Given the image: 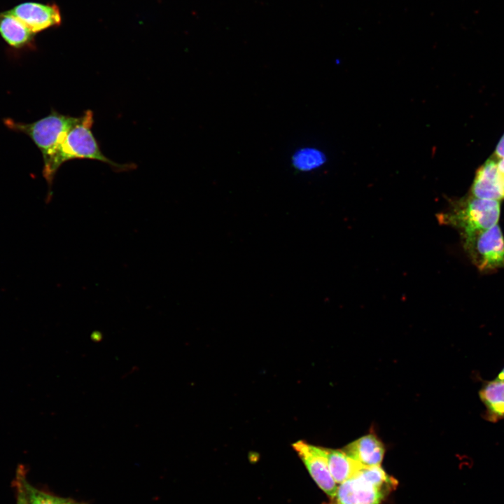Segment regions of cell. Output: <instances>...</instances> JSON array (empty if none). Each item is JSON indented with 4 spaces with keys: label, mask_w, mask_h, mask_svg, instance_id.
Instances as JSON below:
<instances>
[{
    "label": "cell",
    "mask_w": 504,
    "mask_h": 504,
    "mask_svg": "<svg viewBox=\"0 0 504 504\" xmlns=\"http://www.w3.org/2000/svg\"><path fill=\"white\" fill-rule=\"evenodd\" d=\"M93 122V113L86 111L60 134L54 149L43 160V174L50 187L61 165L73 159L96 160L118 169H125L124 165L113 162L103 154L91 130Z\"/></svg>",
    "instance_id": "obj_1"
},
{
    "label": "cell",
    "mask_w": 504,
    "mask_h": 504,
    "mask_svg": "<svg viewBox=\"0 0 504 504\" xmlns=\"http://www.w3.org/2000/svg\"><path fill=\"white\" fill-rule=\"evenodd\" d=\"M397 486V481L381 466H363L339 484L329 504H380Z\"/></svg>",
    "instance_id": "obj_2"
},
{
    "label": "cell",
    "mask_w": 504,
    "mask_h": 504,
    "mask_svg": "<svg viewBox=\"0 0 504 504\" xmlns=\"http://www.w3.org/2000/svg\"><path fill=\"white\" fill-rule=\"evenodd\" d=\"M500 200L468 196L451 202L449 210L438 216L442 224L460 230L462 237L496 225L500 217Z\"/></svg>",
    "instance_id": "obj_3"
},
{
    "label": "cell",
    "mask_w": 504,
    "mask_h": 504,
    "mask_svg": "<svg viewBox=\"0 0 504 504\" xmlns=\"http://www.w3.org/2000/svg\"><path fill=\"white\" fill-rule=\"evenodd\" d=\"M462 237L465 252L480 272L504 268V238L499 225Z\"/></svg>",
    "instance_id": "obj_4"
},
{
    "label": "cell",
    "mask_w": 504,
    "mask_h": 504,
    "mask_svg": "<svg viewBox=\"0 0 504 504\" xmlns=\"http://www.w3.org/2000/svg\"><path fill=\"white\" fill-rule=\"evenodd\" d=\"M78 117L64 115L53 111L47 116L31 123L6 119L8 128L27 135L46 158L54 149L60 134L76 121Z\"/></svg>",
    "instance_id": "obj_5"
},
{
    "label": "cell",
    "mask_w": 504,
    "mask_h": 504,
    "mask_svg": "<svg viewBox=\"0 0 504 504\" xmlns=\"http://www.w3.org/2000/svg\"><path fill=\"white\" fill-rule=\"evenodd\" d=\"M292 446L318 486L330 498L333 497L338 486L330 472L325 448L302 440L293 443Z\"/></svg>",
    "instance_id": "obj_6"
},
{
    "label": "cell",
    "mask_w": 504,
    "mask_h": 504,
    "mask_svg": "<svg viewBox=\"0 0 504 504\" xmlns=\"http://www.w3.org/2000/svg\"><path fill=\"white\" fill-rule=\"evenodd\" d=\"M8 12L20 20L34 34L61 22V15L55 5L26 2Z\"/></svg>",
    "instance_id": "obj_7"
},
{
    "label": "cell",
    "mask_w": 504,
    "mask_h": 504,
    "mask_svg": "<svg viewBox=\"0 0 504 504\" xmlns=\"http://www.w3.org/2000/svg\"><path fill=\"white\" fill-rule=\"evenodd\" d=\"M471 195L483 200H500L503 197L498 170V161L488 160L477 171L471 186Z\"/></svg>",
    "instance_id": "obj_8"
},
{
    "label": "cell",
    "mask_w": 504,
    "mask_h": 504,
    "mask_svg": "<svg viewBox=\"0 0 504 504\" xmlns=\"http://www.w3.org/2000/svg\"><path fill=\"white\" fill-rule=\"evenodd\" d=\"M342 450L365 466H379L385 453L384 446L374 434H368L345 446Z\"/></svg>",
    "instance_id": "obj_9"
},
{
    "label": "cell",
    "mask_w": 504,
    "mask_h": 504,
    "mask_svg": "<svg viewBox=\"0 0 504 504\" xmlns=\"http://www.w3.org/2000/svg\"><path fill=\"white\" fill-rule=\"evenodd\" d=\"M0 34L10 46L21 48L31 43L34 33L8 11L0 13Z\"/></svg>",
    "instance_id": "obj_10"
},
{
    "label": "cell",
    "mask_w": 504,
    "mask_h": 504,
    "mask_svg": "<svg viewBox=\"0 0 504 504\" xmlns=\"http://www.w3.org/2000/svg\"><path fill=\"white\" fill-rule=\"evenodd\" d=\"M330 472L337 484L354 477L365 465L348 456L342 449L325 448Z\"/></svg>",
    "instance_id": "obj_11"
},
{
    "label": "cell",
    "mask_w": 504,
    "mask_h": 504,
    "mask_svg": "<svg viewBox=\"0 0 504 504\" xmlns=\"http://www.w3.org/2000/svg\"><path fill=\"white\" fill-rule=\"evenodd\" d=\"M479 396L486 407L487 419L495 421L504 419V382L492 380L485 382Z\"/></svg>",
    "instance_id": "obj_12"
},
{
    "label": "cell",
    "mask_w": 504,
    "mask_h": 504,
    "mask_svg": "<svg viewBox=\"0 0 504 504\" xmlns=\"http://www.w3.org/2000/svg\"><path fill=\"white\" fill-rule=\"evenodd\" d=\"M23 484L27 504H86L71 498L55 496L37 489L28 482L26 474L23 477Z\"/></svg>",
    "instance_id": "obj_13"
},
{
    "label": "cell",
    "mask_w": 504,
    "mask_h": 504,
    "mask_svg": "<svg viewBox=\"0 0 504 504\" xmlns=\"http://www.w3.org/2000/svg\"><path fill=\"white\" fill-rule=\"evenodd\" d=\"M326 162L325 155L313 148H303L292 157L293 165L300 171H310L322 166Z\"/></svg>",
    "instance_id": "obj_14"
},
{
    "label": "cell",
    "mask_w": 504,
    "mask_h": 504,
    "mask_svg": "<svg viewBox=\"0 0 504 504\" xmlns=\"http://www.w3.org/2000/svg\"><path fill=\"white\" fill-rule=\"evenodd\" d=\"M26 474L23 466H20L16 472L14 480V485L16 491V504H27L24 484L23 477Z\"/></svg>",
    "instance_id": "obj_15"
},
{
    "label": "cell",
    "mask_w": 504,
    "mask_h": 504,
    "mask_svg": "<svg viewBox=\"0 0 504 504\" xmlns=\"http://www.w3.org/2000/svg\"><path fill=\"white\" fill-rule=\"evenodd\" d=\"M495 155L500 159L504 158V134L500 139L495 151Z\"/></svg>",
    "instance_id": "obj_16"
},
{
    "label": "cell",
    "mask_w": 504,
    "mask_h": 504,
    "mask_svg": "<svg viewBox=\"0 0 504 504\" xmlns=\"http://www.w3.org/2000/svg\"><path fill=\"white\" fill-rule=\"evenodd\" d=\"M498 170L499 174H504V158L498 160Z\"/></svg>",
    "instance_id": "obj_17"
},
{
    "label": "cell",
    "mask_w": 504,
    "mask_h": 504,
    "mask_svg": "<svg viewBox=\"0 0 504 504\" xmlns=\"http://www.w3.org/2000/svg\"><path fill=\"white\" fill-rule=\"evenodd\" d=\"M499 182L503 197L504 198V174H499Z\"/></svg>",
    "instance_id": "obj_18"
},
{
    "label": "cell",
    "mask_w": 504,
    "mask_h": 504,
    "mask_svg": "<svg viewBox=\"0 0 504 504\" xmlns=\"http://www.w3.org/2000/svg\"><path fill=\"white\" fill-rule=\"evenodd\" d=\"M495 379L504 382V368L500 371Z\"/></svg>",
    "instance_id": "obj_19"
}]
</instances>
